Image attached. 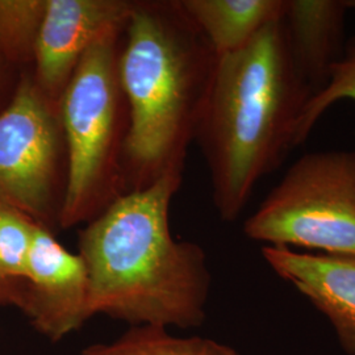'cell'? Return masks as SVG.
<instances>
[{
    "label": "cell",
    "mask_w": 355,
    "mask_h": 355,
    "mask_svg": "<svg viewBox=\"0 0 355 355\" xmlns=\"http://www.w3.org/2000/svg\"><path fill=\"white\" fill-rule=\"evenodd\" d=\"M37 224L16 208L0 203V278L26 279V261Z\"/></svg>",
    "instance_id": "cell-14"
},
{
    "label": "cell",
    "mask_w": 355,
    "mask_h": 355,
    "mask_svg": "<svg viewBox=\"0 0 355 355\" xmlns=\"http://www.w3.org/2000/svg\"><path fill=\"white\" fill-rule=\"evenodd\" d=\"M312 96L292 61L280 20L240 51L216 57L195 133L221 218L240 215L257 183L283 164Z\"/></svg>",
    "instance_id": "cell-2"
},
{
    "label": "cell",
    "mask_w": 355,
    "mask_h": 355,
    "mask_svg": "<svg viewBox=\"0 0 355 355\" xmlns=\"http://www.w3.org/2000/svg\"><path fill=\"white\" fill-rule=\"evenodd\" d=\"M45 4L42 0H0V48L15 54L35 53Z\"/></svg>",
    "instance_id": "cell-15"
},
{
    "label": "cell",
    "mask_w": 355,
    "mask_h": 355,
    "mask_svg": "<svg viewBox=\"0 0 355 355\" xmlns=\"http://www.w3.org/2000/svg\"><path fill=\"white\" fill-rule=\"evenodd\" d=\"M31 291L24 299L37 329L58 341L91 318L89 274L80 255L69 253L51 233L36 225L26 261Z\"/></svg>",
    "instance_id": "cell-7"
},
{
    "label": "cell",
    "mask_w": 355,
    "mask_h": 355,
    "mask_svg": "<svg viewBox=\"0 0 355 355\" xmlns=\"http://www.w3.org/2000/svg\"><path fill=\"white\" fill-rule=\"evenodd\" d=\"M263 259L328 318L343 352L355 355V255L265 246Z\"/></svg>",
    "instance_id": "cell-9"
},
{
    "label": "cell",
    "mask_w": 355,
    "mask_h": 355,
    "mask_svg": "<svg viewBox=\"0 0 355 355\" xmlns=\"http://www.w3.org/2000/svg\"><path fill=\"white\" fill-rule=\"evenodd\" d=\"M3 282H4V280L1 279V278H0V283H3Z\"/></svg>",
    "instance_id": "cell-17"
},
{
    "label": "cell",
    "mask_w": 355,
    "mask_h": 355,
    "mask_svg": "<svg viewBox=\"0 0 355 355\" xmlns=\"http://www.w3.org/2000/svg\"><path fill=\"white\" fill-rule=\"evenodd\" d=\"M117 31L110 28L91 44L64 89L69 177L60 211L62 228L86 218L108 165L117 103Z\"/></svg>",
    "instance_id": "cell-5"
},
{
    "label": "cell",
    "mask_w": 355,
    "mask_h": 355,
    "mask_svg": "<svg viewBox=\"0 0 355 355\" xmlns=\"http://www.w3.org/2000/svg\"><path fill=\"white\" fill-rule=\"evenodd\" d=\"M347 0H286L280 23L299 74L313 95L343 55Z\"/></svg>",
    "instance_id": "cell-10"
},
{
    "label": "cell",
    "mask_w": 355,
    "mask_h": 355,
    "mask_svg": "<svg viewBox=\"0 0 355 355\" xmlns=\"http://www.w3.org/2000/svg\"><path fill=\"white\" fill-rule=\"evenodd\" d=\"M58 124L48 103L23 82L0 114V199L45 214L58 154Z\"/></svg>",
    "instance_id": "cell-6"
},
{
    "label": "cell",
    "mask_w": 355,
    "mask_h": 355,
    "mask_svg": "<svg viewBox=\"0 0 355 355\" xmlns=\"http://www.w3.org/2000/svg\"><path fill=\"white\" fill-rule=\"evenodd\" d=\"M346 101L355 102V36L345 44L343 55L334 64L327 85L306 103L296 127L295 148L304 144L333 105Z\"/></svg>",
    "instance_id": "cell-13"
},
{
    "label": "cell",
    "mask_w": 355,
    "mask_h": 355,
    "mask_svg": "<svg viewBox=\"0 0 355 355\" xmlns=\"http://www.w3.org/2000/svg\"><path fill=\"white\" fill-rule=\"evenodd\" d=\"M347 6L352 12H355V0H347Z\"/></svg>",
    "instance_id": "cell-16"
},
{
    "label": "cell",
    "mask_w": 355,
    "mask_h": 355,
    "mask_svg": "<svg viewBox=\"0 0 355 355\" xmlns=\"http://www.w3.org/2000/svg\"><path fill=\"white\" fill-rule=\"evenodd\" d=\"M243 230L267 246L355 255V149L302 155Z\"/></svg>",
    "instance_id": "cell-4"
},
{
    "label": "cell",
    "mask_w": 355,
    "mask_h": 355,
    "mask_svg": "<svg viewBox=\"0 0 355 355\" xmlns=\"http://www.w3.org/2000/svg\"><path fill=\"white\" fill-rule=\"evenodd\" d=\"M179 10L196 26L216 57L240 51L279 21L286 0H184Z\"/></svg>",
    "instance_id": "cell-11"
},
{
    "label": "cell",
    "mask_w": 355,
    "mask_h": 355,
    "mask_svg": "<svg viewBox=\"0 0 355 355\" xmlns=\"http://www.w3.org/2000/svg\"><path fill=\"white\" fill-rule=\"evenodd\" d=\"M135 8L120 0H48L35 45L45 89H64L91 44L107 29L127 23Z\"/></svg>",
    "instance_id": "cell-8"
},
{
    "label": "cell",
    "mask_w": 355,
    "mask_h": 355,
    "mask_svg": "<svg viewBox=\"0 0 355 355\" xmlns=\"http://www.w3.org/2000/svg\"><path fill=\"white\" fill-rule=\"evenodd\" d=\"M215 62L212 48L190 20L175 31L158 16L135 8L117 73L130 108L125 149L140 170L159 175L167 167L182 166Z\"/></svg>",
    "instance_id": "cell-3"
},
{
    "label": "cell",
    "mask_w": 355,
    "mask_h": 355,
    "mask_svg": "<svg viewBox=\"0 0 355 355\" xmlns=\"http://www.w3.org/2000/svg\"><path fill=\"white\" fill-rule=\"evenodd\" d=\"M180 180V167H167L82 230L79 255L89 274L91 316L164 328L203 322L211 284L205 255L195 243L175 241L168 225Z\"/></svg>",
    "instance_id": "cell-1"
},
{
    "label": "cell",
    "mask_w": 355,
    "mask_h": 355,
    "mask_svg": "<svg viewBox=\"0 0 355 355\" xmlns=\"http://www.w3.org/2000/svg\"><path fill=\"white\" fill-rule=\"evenodd\" d=\"M82 355H241L233 347L209 338L173 337L164 327L142 325L119 341L94 345Z\"/></svg>",
    "instance_id": "cell-12"
}]
</instances>
